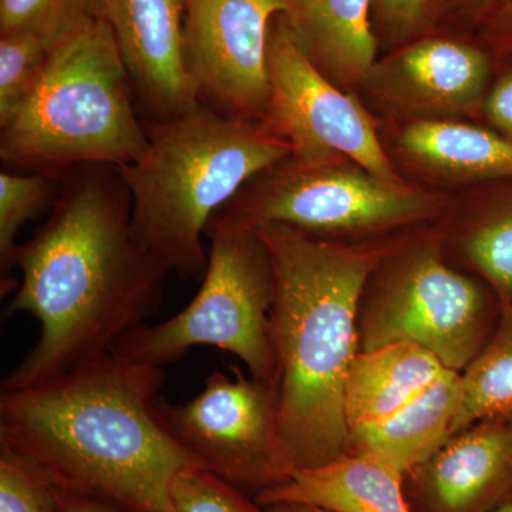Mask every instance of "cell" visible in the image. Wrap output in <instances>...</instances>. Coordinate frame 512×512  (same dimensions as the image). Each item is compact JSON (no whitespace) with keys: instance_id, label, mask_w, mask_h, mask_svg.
<instances>
[{"instance_id":"7402d4cb","label":"cell","mask_w":512,"mask_h":512,"mask_svg":"<svg viewBox=\"0 0 512 512\" xmlns=\"http://www.w3.org/2000/svg\"><path fill=\"white\" fill-rule=\"evenodd\" d=\"M0 126L35 92L62 40L30 30L0 35Z\"/></svg>"},{"instance_id":"277c9868","label":"cell","mask_w":512,"mask_h":512,"mask_svg":"<svg viewBox=\"0 0 512 512\" xmlns=\"http://www.w3.org/2000/svg\"><path fill=\"white\" fill-rule=\"evenodd\" d=\"M148 147L117 167L131 198V229L168 274L201 281L208 265L205 231L242 187L292 156L265 123L231 119L200 104L154 121Z\"/></svg>"},{"instance_id":"ac0fdd59","label":"cell","mask_w":512,"mask_h":512,"mask_svg":"<svg viewBox=\"0 0 512 512\" xmlns=\"http://www.w3.org/2000/svg\"><path fill=\"white\" fill-rule=\"evenodd\" d=\"M450 370L429 350L394 343L357 353L345 386L349 433L386 419Z\"/></svg>"},{"instance_id":"e0dca14e","label":"cell","mask_w":512,"mask_h":512,"mask_svg":"<svg viewBox=\"0 0 512 512\" xmlns=\"http://www.w3.org/2000/svg\"><path fill=\"white\" fill-rule=\"evenodd\" d=\"M458 397L460 373L450 370L386 419L350 431L349 453L379 458L409 474L453 437Z\"/></svg>"},{"instance_id":"ffe728a7","label":"cell","mask_w":512,"mask_h":512,"mask_svg":"<svg viewBox=\"0 0 512 512\" xmlns=\"http://www.w3.org/2000/svg\"><path fill=\"white\" fill-rule=\"evenodd\" d=\"M512 419V308L493 338L460 373L453 437L481 421Z\"/></svg>"},{"instance_id":"83f0119b","label":"cell","mask_w":512,"mask_h":512,"mask_svg":"<svg viewBox=\"0 0 512 512\" xmlns=\"http://www.w3.org/2000/svg\"><path fill=\"white\" fill-rule=\"evenodd\" d=\"M485 113L498 130L512 138V73L504 76L488 94Z\"/></svg>"},{"instance_id":"d4e9b609","label":"cell","mask_w":512,"mask_h":512,"mask_svg":"<svg viewBox=\"0 0 512 512\" xmlns=\"http://www.w3.org/2000/svg\"><path fill=\"white\" fill-rule=\"evenodd\" d=\"M170 500L174 512H268L247 493L197 464L175 476Z\"/></svg>"},{"instance_id":"9c48e42d","label":"cell","mask_w":512,"mask_h":512,"mask_svg":"<svg viewBox=\"0 0 512 512\" xmlns=\"http://www.w3.org/2000/svg\"><path fill=\"white\" fill-rule=\"evenodd\" d=\"M271 96L264 123L292 148V160L320 165L349 160L387 181L394 171L365 107L313 64L278 15L268 39Z\"/></svg>"},{"instance_id":"5bb4252c","label":"cell","mask_w":512,"mask_h":512,"mask_svg":"<svg viewBox=\"0 0 512 512\" xmlns=\"http://www.w3.org/2000/svg\"><path fill=\"white\" fill-rule=\"evenodd\" d=\"M490 77V60L477 47L430 39L407 47L380 73L397 103L427 114L476 109Z\"/></svg>"},{"instance_id":"cb8c5ba5","label":"cell","mask_w":512,"mask_h":512,"mask_svg":"<svg viewBox=\"0 0 512 512\" xmlns=\"http://www.w3.org/2000/svg\"><path fill=\"white\" fill-rule=\"evenodd\" d=\"M464 248L478 271L512 298V191L474 222Z\"/></svg>"},{"instance_id":"1f68e13d","label":"cell","mask_w":512,"mask_h":512,"mask_svg":"<svg viewBox=\"0 0 512 512\" xmlns=\"http://www.w3.org/2000/svg\"><path fill=\"white\" fill-rule=\"evenodd\" d=\"M505 16H507V19L510 20V23L512 25V0H510V3H508L507 12H505Z\"/></svg>"},{"instance_id":"4fadbf2b","label":"cell","mask_w":512,"mask_h":512,"mask_svg":"<svg viewBox=\"0 0 512 512\" xmlns=\"http://www.w3.org/2000/svg\"><path fill=\"white\" fill-rule=\"evenodd\" d=\"M421 512H490L512 494V419L461 431L406 474Z\"/></svg>"},{"instance_id":"5b68a950","label":"cell","mask_w":512,"mask_h":512,"mask_svg":"<svg viewBox=\"0 0 512 512\" xmlns=\"http://www.w3.org/2000/svg\"><path fill=\"white\" fill-rule=\"evenodd\" d=\"M130 87L109 22L93 20L57 47L35 92L0 126V157L42 173L134 163L148 134Z\"/></svg>"},{"instance_id":"3957f363","label":"cell","mask_w":512,"mask_h":512,"mask_svg":"<svg viewBox=\"0 0 512 512\" xmlns=\"http://www.w3.org/2000/svg\"><path fill=\"white\" fill-rule=\"evenodd\" d=\"M252 229L274 275L279 439L295 470L323 466L349 453L345 386L359 353L360 296L384 252L285 225Z\"/></svg>"},{"instance_id":"7a4b0ae2","label":"cell","mask_w":512,"mask_h":512,"mask_svg":"<svg viewBox=\"0 0 512 512\" xmlns=\"http://www.w3.org/2000/svg\"><path fill=\"white\" fill-rule=\"evenodd\" d=\"M164 376L163 367L113 350L35 386L2 390L0 443L60 490L133 512H174L175 476L200 464L164 419Z\"/></svg>"},{"instance_id":"484cf974","label":"cell","mask_w":512,"mask_h":512,"mask_svg":"<svg viewBox=\"0 0 512 512\" xmlns=\"http://www.w3.org/2000/svg\"><path fill=\"white\" fill-rule=\"evenodd\" d=\"M0 512H60L55 484L3 443H0Z\"/></svg>"},{"instance_id":"44dd1931","label":"cell","mask_w":512,"mask_h":512,"mask_svg":"<svg viewBox=\"0 0 512 512\" xmlns=\"http://www.w3.org/2000/svg\"><path fill=\"white\" fill-rule=\"evenodd\" d=\"M52 173H0V264L3 293L13 288L10 269L18 248V235L26 222L55 204L60 187Z\"/></svg>"},{"instance_id":"8fae6325","label":"cell","mask_w":512,"mask_h":512,"mask_svg":"<svg viewBox=\"0 0 512 512\" xmlns=\"http://www.w3.org/2000/svg\"><path fill=\"white\" fill-rule=\"evenodd\" d=\"M184 53L204 106L264 123L271 96L268 39L288 0H184Z\"/></svg>"},{"instance_id":"d6986e66","label":"cell","mask_w":512,"mask_h":512,"mask_svg":"<svg viewBox=\"0 0 512 512\" xmlns=\"http://www.w3.org/2000/svg\"><path fill=\"white\" fill-rule=\"evenodd\" d=\"M400 147L430 173L457 181L512 178V140L447 120H419L404 128Z\"/></svg>"},{"instance_id":"8992f818","label":"cell","mask_w":512,"mask_h":512,"mask_svg":"<svg viewBox=\"0 0 512 512\" xmlns=\"http://www.w3.org/2000/svg\"><path fill=\"white\" fill-rule=\"evenodd\" d=\"M205 237L211 248L195 298L173 318L131 330L114 352L164 369L195 346H215L239 357L255 379L275 383L268 248L254 229L218 218Z\"/></svg>"},{"instance_id":"6da1fadb","label":"cell","mask_w":512,"mask_h":512,"mask_svg":"<svg viewBox=\"0 0 512 512\" xmlns=\"http://www.w3.org/2000/svg\"><path fill=\"white\" fill-rule=\"evenodd\" d=\"M74 168L62 177L49 220L13 256L22 281L9 311L29 313L40 330L2 390L35 386L113 352L163 302L168 271L134 238L117 167Z\"/></svg>"},{"instance_id":"2e32d148","label":"cell","mask_w":512,"mask_h":512,"mask_svg":"<svg viewBox=\"0 0 512 512\" xmlns=\"http://www.w3.org/2000/svg\"><path fill=\"white\" fill-rule=\"evenodd\" d=\"M373 0H288L284 18L303 52L338 86L369 79L377 43Z\"/></svg>"},{"instance_id":"f546056e","label":"cell","mask_w":512,"mask_h":512,"mask_svg":"<svg viewBox=\"0 0 512 512\" xmlns=\"http://www.w3.org/2000/svg\"><path fill=\"white\" fill-rule=\"evenodd\" d=\"M268 512H330L315 505L298 503H278L265 508Z\"/></svg>"},{"instance_id":"7c38bea8","label":"cell","mask_w":512,"mask_h":512,"mask_svg":"<svg viewBox=\"0 0 512 512\" xmlns=\"http://www.w3.org/2000/svg\"><path fill=\"white\" fill-rule=\"evenodd\" d=\"M184 15V0H104L131 87L154 121L201 104L185 63Z\"/></svg>"},{"instance_id":"4dcf8cb0","label":"cell","mask_w":512,"mask_h":512,"mask_svg":"<svg viewBox=\"0 0 512 512\" xmlns=\"http://www.w3.org/2000/svg\"><path fill=\"white\" fill-rule=\"evenodd\" d=\"M490 512H512V494L504 501V503H501L497 508H494V510Z\"/></svg>"},{"instance_id":"f1b7e54d","label":"cell","mask_w":512,"mask_h":512,"mask_svg":"<svg viewBox=\"0 0 512 512\" xmlns=\"http://www.w3.org/2000/svg\"><path fill=\"white\" fill-rule=\"evenodd\" d=\"M57 497L60 512H133L92 495L73 493L60 488H57Z\"/></svg>"},{"instance_id":"603a6c76","label":"cell","mask_w":512,"mask_h":512,"mask_svg":"<svg viewBox=\"0 0 512 512\" xmlns=\"http://www.w3.org/2000/svg\"><path fill=\"white\" fill-rule=\"evenodd\" d=\"M100 18L104 0H0V35L30 30L64 42Z\"/></svg>"},{"instance_id":"ba28073f","label":"cell","mask_w":512,"mask_h":512,"mask_svg":"<svg viewBox=\"0 0 512 512\" xmlns=\"http://www.w3.org/2000/svg\"><path fill=\"white\" fill-rule=\"evenodd\" d=\"M211 373L197 396L161 402L175 440L200 466L255 497L291 478L295 467L278 431L275 383Z\"/></svg>"},{"instance_id":"30bf717a","label":"cell","mask_w":512,"mask_h":512,"mask_svg":"<svg viewBox=\"0 0 512 512\" xmlns=\"http://www.w3.org/2000/svg\"><path fill=\"white\" fill-rule=\"evenodd\" d=\"M484 293L430 245L403 256L359 325L362 352L412 343L463 373L484 348Z\"/></svg>"},{"instance_id":"9a60e30c","label":"cell","mask_w":512,"mask_h":512,"mask_svg":"<svg viewBox=\"0 0 512 512\" xmlns=\"http://www.w3.org/2000/svg\"><path fill=\"white\" fill-rule=\"evenodd\" d=\"M406 474L379 458L349 453L323 466L298 468L286 483L255 497L315 505L330 512H414L404 491Z\"/></svg>"},{"instance_id":"4316f807","label":"cell","mask_w":512,"mask_h":512,"mask_svg":"<svg viewBox=\"0 0 512 512\" xmlns=\"http://www.w3.org/2000/svg\"><path fill=\"white\" fill-rule=\"evenodd\" d=\"M373 8L394 35H404L423 20L427 0H373Z\"/></svg>"},{"instance_id":"52a82bcc","label":"cell","mask_w":512,"mask_h":512,"mask_svg":"<svg viewBox=\"0 0 512 512\" xmlns=\"http://www.w3.org/2000/svg\"><path fill=\"white\" fill-rule=\"evenodd\" d=\"M441 208L439 195L383 180L353 161L302 165L289 157L256 175L214 218L248 228L285 225L322 238L429 220Z\"/></svg>"}]
</instances>
